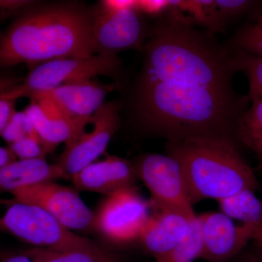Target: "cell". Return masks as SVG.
<instances>
[{"label":"cell","mask_w":262,"mask_h":262,"mask_svg":"<svg viewBox=\"0 0 262 262\" xmlns=\"http://www.w3.org/2000/svg\"><path fill=\"white\" fill-rule=\"evenodd\" d=\"M134 98L143 130L179 141L235 138L248 96L236 92L232 51L170 6L149 29Z\"/></svg>","instance_id":"1"},{"label":"cell","mask_w":262,"mask_h":262,"mask_svg":"<svg viewBox=\"0 0 262 262\" xmlns=\"http://www.w3.org/2000/svg\"><path fill=\"white\" fill-rule=\"evenodd\" d=\"M94 10L75 3L37 4L0 35V69L95 55Z\"/></svg>","instance_id":"2"},{"label":"cell","mask_w":262,"mask_h":262,"mask_svg":"<svg viewBox=\"0 0 262 262\" xmlns=\"http://www.w3.org/2000/svg\"><path fill=\"white\" fill-rule=\"evenodd\" d=\"M165 154L180 163L193 205L205 199L217 201L245 189L255 191L258 182L228 136H205L167 141Z\"/></svg>","instance_id":"3"},{"label":"cell","mask_w":262,"mask_h":262,"mask_svg":"<svg viewBox=\"0 0 262 262\" xmlns=\"http://www.w3.org/2000/svg\"><path fill=\"white\" fill-rule=\"evenodd\" d=\"M0 229L36 248L57 251L94 246L66 228L47 211L14 199H0Z\"/></svg>","instance_id":"4"},{"label":"cell","mask_w":262,"mask_h":262,"mask_svg":"<svg viewBox=\"0 0 262 262\" xmlns=\"http://www.w3.org/2000/svg\"><path fill=\"white\" fill-rule=\"evenodd\" d=\"M122 74V61L117 55L95 54L88 58H61L36 66L23 82L5 94L4 99L15 101L37 91L63 84L92 80L98 76L119 80Z\"/></svg>","instance_id":"5"},{"label":"cell","mask_w":262,"mask_h":262,"mask_svg":"<svg viewBox=\"0 0 262 262\" xmlns=\"http://www.w3.org/2000/svg\"><path fill=\"white\" fill-rule=\"evenodd\" d=\"M138 178L147 187L157 211L180 212L195 216L187 181L180 163L167 154L149 153L134 163Z\"/></svg>","instance_id":"6"},{"label":"cell","mask_w":262,"mask_h":262,"mask_svg":"<svg viewBox=\"0 0 262 262\" xmlns=\"http://www.w3.org/2000/svg\"><path fill=\"white\" fill-rule=\"evenodd\" d=\"M10 194L15 201L42 208L70 230H82L95 225L94 213L78 193L54 182L20 188Z\"/></svg>","instance_id":"7"},{"label":"cell","mask_w":262,"mask_h":262,"mask_svg":"<svg viewBox=\"0 0 262 262\" xmlns=\"http://www.w3.org/2000/svg\"><path fill=\"white\" fill-rule=\"evenodd\" d=\"M149 205L135 188L108 196L95 216V225L110 241L117 244L139 238L149 218Z\"/></svg>","instance_id":"8"},{"label":"cell","mask_w":262,"mask_h":262,"mask_svg":"<svg viewBox=\"0 0 262 262\" xmlns=\"http://www.w3.org/2000/svg\"><path fill=\"white\" fill-rule=\"evenodd\" d=\"M120 110L121 105L116 100L106 101L92 116L93 130L84 132L73 144L66 146L57 164L70 178L105 152L120 127Z\"/></svg>","instance_id":"9"},{"label":"cell","mask_w":262,"mask_h":262,"mask_svg":"<svg viewBox=\"0 0 262 262\" xmlns=\"http://www.w3.org/2000/svg\"><path fill=\"white\" fill-rule=\"evenodd\" d=\"M93 42L95 54L117 55L129 50L143 51L149 29L137 8L103 13L94 10Z\"/></svg>","instance_id":"10"},{"label":"cell","mask_w":262,"mask_h":262,"mask_svg":"<svg viewBox=\"0 0 262 262\" xmlns=\"http://www.w3.org/2000/svg\"><path fill=\"white\" fill-rule=\"evenodd\" d=\"M199 216L203 253L209 262H227L238 254L256 231L250 226L236 225L233 220L221 212H210Z\"/></svg>","instance_id":"11"},{"label":"cell","mask_w":262,"mask_h":262,"mask_svg":"<svg viewBox=\"0 0 262 262\" xmlns=\"http://www.w3.org/2000/svg\"><path fill=\"white\" fill-rule=\"evenodd\" d=\"M117 84H103L94 80L67 84L29 95L31 100L45 98L70 117L89 118L106 102V96Z\"/></svg>","instance_id":"12"},{"label":"cell","mask_w":262,"mask_h":262,"mask_svg":"<svg viewBox=\"0 0 262 262\" xmlns=\"http://www.w3.org/2000/svg\"><path fill=\"white\" fill-rule=\"evenodd\" d=\"M71 179L78 190L107 196L134 187L139 179L134 163L115 155L90 164Z\"/></svg>","instance_id":"13"},{"label":"cell","mask_w":262,"mask_h":262,"mask_svg":"<svg viewBox=\"0 0 262 262\" xmlns=\"http://www.w3.org/2000/svg\"><path fill=\"white\" fill-rule=\"evenodd\" d=\"M194 217L191 218L178 211H158L149 216L139 239L146 251L156 259L185 239Z\"/></svg>","instance_id":"14"},{"label":"cell","mask_w":262,"mask_h":262,"mask_svg":"<svg viewBox=\"0 0 262 262\" xmlns=\"http://www.w3.org/2000/svg\"><path fill=\"white\" fill-rule=\"evenodd\" d=\"M24 112L49 153L61 143H65L66 146L73 144L83 134L85 127L92 122V117L74 118L67 116L62 111L48 115L43 113L37 103L32 100Z\"/></svg>","instance_id":"15"},{"label":"cell","mask_w":262,"mask_h":262,"mask_svg":"<svg viewBox=\"0 0 262 262\" xmlns=\"http://www.w3.org/2000/svg\"><path fill=\"white\" fill-rule=\"evenodd\" d=\"M70 179L58 164L46 159L16 160L0 166V193L12 192L39 183Z\"/></svg>","instance_id":"16"},{"label":"cell","mask_w":262,"mask_h":262,"mask_svg":"<svg viewBox=\"0 0 262 262\" xmlns=\"http://www.w3.org/2000/svg\"><path fill=\"white\" fill-rule=\"evenodd\" d=\"M221 211L232 220L250 226L256 231V238L262 236V201L254 191L245 189L218 201Z\"/></svg>","instance_id":"17"},{"label":"cell","mask_w":262,"mask_h":262,"mask_svg":"<svg viewBox=\"0 0 262 262\" xmlns=\"http://www.w3.org/2000/svg\"><path fill=\"white\" fill-rule=\"evenodd\" d=\"M170 4L185 15L193 25L201 26L213 34L225 31L226 24L215 0H170Z\"/></svg>","instance_id":"18"},{"label":"cell","mask_w":262,"mask_h":262,"mask_svg":"<svg viewBox=\"0 0 262 262\" xmlns=\"http://www.w3.org/2000/svg\"><path fill=\"white\" fill-rule=\"evenodd\" d=\"M247 15L242 27L225 45L231 51L262 58V1H257Z\"/></svg>","instance_id":"19"},{"label":"cell","mask_w":262,"mask_h":262,"mask_svg":"<svg viewBox=\"0 0 262 262\" xmlns=\"http://www.w3.org/2000/svg\"><path fill=\"white\" fill-rule=\"evenodd\" d=\"M24 253L34 262H120L96 244L66 251L34 248Z\"/></svg>","instance_id":"20"},{"label":"cell","mask_w":262,"mask_h":262,"mask_svg":"<svg viewBox=\"0 0 262 262\" xmlns=\"http://www.w3.org/2000/svg\"><path fill=\"white\" fill-rule=\"evenodd\" d=\"M251 105L237 120L236 140L242 143L256 154L262 163V99L252 98Z\"/></svg>","instance_id":"21"},{"label":"cell","mask_w":262,"mask_h":262,"mask_svg":"<svg viewBox=\"0 0 262 262\" xmlns=\"http://www.w3.org/2000/svg\"><path fill=\"white\" fill-rule=\"evenodd\" d=\"M203 253L201 222L196 215L191 222L190 228L185 239L155 262H193L201 258Z\"/></svg>","instance_id":"22"},{"label":"cell","mask_w":262,"mask_h":262,"mask_svg":"<svg viewBox=\"0 0 262 262\" xmlns=\"http://www.w3.org/2000/svg\"><path fill=\"white\" fill-rule=\"evenodd\" d=\"M237 72H242L249 83L248 99H262V58L242 52L232 51Z\"/></svg>","instance_id":"23"},{"label":"cell","mask_w":262,"mask_h":262,"mask_svg":"<svg viewBox=\"0 0 262 262\" xmlns=\"http://www.w3.org/2000/svg\"><path fill=\"white\" fill-rule=\"evenodd\" d=\"M9 148L18 160L46 159L49 153L37 134L12 143Z\"/></svg>","instance_id":"24"},{"label":"cell","mask_w":262,"mask_h":262,"mask_svg":"<svg viewBox=\"0 0 262 262\" xmlns=\"http://www.w3.org/2000/svg\"><path fill=\"white\" fill-rule=\"evenodd\" d=\"M36 134L37 132L26 113L15 112L0 136L10 144L26 136Z\"/></svg>","instance_id":"25"},{"label":"cell","mask_w":262,"mask_h":262,"mask_svg":"<svg viewBox=\"0 0 262 262\" xmlns=\"http://www.w3.org/2000/svg\"><path fill=\"white\" fill-rule=\"evenodd\" d=\"M257 1L251 0H215L217 8L225 23L242 15L248 14Z\"/></svg>","instance_id":"26"},{"label":"cell","mask_w":262,"mask_h":262,"mask_svg":"<svg viewBox=\"0 0 262 262\" xmlns=\"http://www.w3.org/2000/svg\"><path fill=\"white\" fill-rule=\"evenodd\" d=\"M37 4L27 0H0V22L12 16L18 17Z\"/></svg>","instance_id":"27"},{"label":"cell","mask_w":262,"mask_h":262,"mask_svg":"<svg viewBox=\"0 0 262 262\" xmlns=\"http://www.w3.org/2000/svg\"><path fill=\"white\" fill-rule=\"evenodd\" d=\"M170 0H138L137 10L142 15L160 18L170 8Z\"/></svg>","instance_id":"28"},{"label":"cell","mask_w":262,"mask_h":262,"mask_svg":"<svg viewBox=\"0 0 262 262\" xmlns=\"http://www.w3.org/2000/svg\"><path fill=\"white\" fill-rule=\"evenodd\" d=\"M138 0H103L99 2L96 10L103 13H117L137 8Z\"/></svg>","instance_id":"29"},{"label":"cell","mask_w":262,"mask_h":262,"mask_svg":"<svg viewBox=\"0 0 262 262\" xmlns=\"http://www.w3.org/2000/svg\"><path fill=\"white\" fill-rule=\"evenodd\" d=\"M15 112V101L0 98V135Z\"/></svg>","instance_id":"30"},{"label":"cell","mask_w":262,"mask_h":262,"mask_svg":"<svg viewBox=\"0 0 262 262\" xmlns=\"http://www.w3.org/2000/svg\"><path fill=\"white\" fill-rule=\"evenodd\" d=\"M24 79L9 74H0V98L22 83Z\"/></svg>","instance_id":"31"},{"label":"cell","mask_w":262,"mask_h":262,"mask_svg":"<svg viewBox=\"0 0 262 262\" xmlns=\"http://www.w3.org/2000/svg\"><path fill=\"white\" fill-rule=\"evenodd\" d=\"M0 262H34L25 253L0 255Z\"/></svg>","instance_id":"32"},{"label":"cell","mask_w":262,"mask_h":262,"mask_svg":"<svg viewBox=\"0 0 262 262\" xmlns=\"http://www.w3.org/2000/svg\"><path fill=\"white\" fill-rule=\"evenodd\" d=\"M17 159L16 157L13 154V151L10 148H5L3 146H0V166L7 165V164L12 163Z\"/></svg>","instance_id":"33"},{"label":"cell","mask_w":262,"mask_h":262,"mask_svg":"<svg viewBox=\"0 0 262 262\" xmlns=\"http://www.w3.org/2000/svg\"><path fill=\"white\" fill-rule=\"evenodd\" d=\"M258 169L262 171V163H258Z\"/></svg>","instance_id":"34"},{"label":"cell","mask_w":262,"mask_h":262,"mask_svg":"<svg viewBox=\"0 0 262 262\" xmlns=\"http://www.w3.org/2000/svg\"><path fill=\"white\" fill-rule=\"evenodd\" d=\"M251 262H262V260H255V261H253Z\"/></svg>","instance_id":"35"},{"label":"cell","mask_w":262,"mask_h":262,"mask_svg":"<svg viewBox=\"0 0 262 262\" xmlns=\"http://www.w3.org/2000/svg\"><path fill=\"white\" fill-rule=\"evenodd\" d=\"M258 241H261V242H262V237H260V238L258 239Z\"/></svg>","instance_id":"36"}]
</instances>
